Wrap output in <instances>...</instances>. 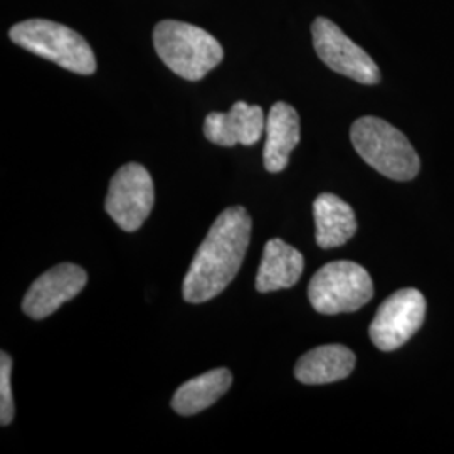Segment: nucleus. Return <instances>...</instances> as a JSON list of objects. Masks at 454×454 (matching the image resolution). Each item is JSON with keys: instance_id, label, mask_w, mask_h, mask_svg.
Listing matches in <instances>:
<instances>
[{"instance_id": "obj_1", "label": "nucleus", "mask_w": 454, "mask_h": 454, "mask_svg": "<svg viewBox=\"0 0 454 454\" xmlns=\"http://www.w3.org/2000/svg\"><path fill=\"white\" fill-rule=\"evenodd\" d=\"M251 227V217L241 206L229 207L215 219L184 278L185 301L206 303L226 290L241 270Z\"/></svg>"}, {"instance_id": "obj_2", "label": "nucleus", "mask_w": 454, "mask_h": 454, "mask_svg": "<svg viewBox=\"0 0 454 454\" xmlns=\"http://www.w3.org/2000/svg\"><path fill=\"white\" fill-rule=\"evenodd\" d=\"M153 46L163 63L187 82L202 80L224 59V49L214 35L180 20L159 22Z\"/></svg>"}, {"instance_id": "obj_3", "label": "nucleus", "mask_w": 454, "mask_h": 454, "mask_svg": "<svg viewBox=\"0 0 454 454\" xmlns=\"http://www.w3.org/2000/svg\"><path fill=\"white\" fill-rule=\"evenodd\" d=\"M350 138L358 155L387 179L412 180L421 168L416 150L403 131L387 121L364 116L352 125Z\"/></svg>"}, {"instance_id": "obj_4", "label": "nucleus", "mask_w": 454, "mask_h": 454, "mask_svg": "<svg viewBox=\"0 0 454 454\" xmlns=\"http://www.w3.org/2000/svg\"><path fill=\"white\" fill-rule=\"evenodd\" d=\"M11 41L76 74H93L97 59L82 34L48 19H29L9 31Z\"/></svg>"}, {"instance_id": "obj_5", "label": "nucleus", "mask_w": 454, "mask_h": 454, "mask_svg": "<svg viewBox=\"0 0 454 454\" xmlns=\"http://www.w3.org/2000/svg\"><path fill=\"white\" fill-rule=\"evenodd\" d=\"M372 296V278L365 268L352 261L325 264L309 285V303L322 315L357 311L367 305Z\"/></svg>"}, {"instance_id": "obj_6", "label": "nucleus", "mask_w": 454, "mask_h": 454, "mask_svg": "<svg viewBox=\"0 0 454 454\" xmlns=\"http://www.w3.org/2000/svg\"><path fill=\"white\" fill-rule=\"evenodd\" d=\"M155 204L153 182L144 165H123L110 182L105 209L118 226L135 232L144 226Z\"/></svg>"}, {"instance_id": "obj_7", "label": "nucleus", "mask_w": 454, "mask_h": 454, "mask_svg": "<svg viewBox=\"0 0 454 454\" xmlns=\"http://www.w3.org/2000/svg\"><path fill=\"white\" fill-rule=\"evenodd\" d=\"M311 34L318 58L332 71L362 84L380 82V71L372 58L348 39L335 22L318 17L311 26Z\"/></svg>"}, {"instance_id": "obj_8", "label": "nucleus", "mask_w": 454, "mask_h": 454, "mask_svg": "<svg viewBox=\"0 0 454 454\" xmlns=\"http://www.w3.org/2000/svg\"><path fill=\"white\" fill-rule=\"evenodd\" d=\"M426 318V300L419 290L404 288L389 296L369 326L373 345L382 352L403 347L419 330Z\"/></svg>"}, {"instance_id": "obj_9", "label": "nucleus", "mask_w": 454, "mask_h": 454, "mask_svg": "<svg viewBox=\"0 0 454 454\" xmlns=\"http://www.w3.org/2000/svg\"><path fill=\"white\" fill-rule=\"evenodd\" d=\"M88 283V275L82 266L63 262L39 276L26 293L22 309L34 320L48 318L66 301L73 300Z\"/></svg>"}, {"instance_id": "obj_10", "label": "nucleus", "mask_w": 454, "mask_h": 454, "mask_svg": "<svg viewBox=\"0 0 454 454\" xmlns=\"http://www.w3.org/2000/svg\"><path fill=\"white\" fill-rule=\"evenodd\" d=\"M266 130V118L258 105L238 101L227 114H207L204 123L206 138L221 146L254 145Z\"/></svg>"}, {"instance_id": "obj_11", "label": "nucleus", "mask_w": 454, "mask_h": 454, "mask_svg": "<svg viewBox=\"0 0 454 454\" xmlns=\"http://www.w3.org/2000/svg\"><path fill=\"white\" fill-rule=\"evenodd\" d=\"M300 142V116L288 103H275L266 118L264 167L278 174L286 168L294 146Z\"/></svg>"}, {"instance_id": "obj_12", "label": "nucleus", "mask_w": 454, "mask_h": 454, "mask_svg": "<svg viewBox=\"0 0 454 454\" xmlns=\"http://www.w3.org/2000/svg\"><path fill=\"white\" fill-rule=\"evenodd\" d=\"M303 270L305 258L298 249L281 239H271L264 246L256 290L271 293L292 288L303 275Z\"/></svg>"}, {"instance_id": "obj_13", "label": "nucleus", "mask_w": 454, "mask_h": 454, "mask_svg": "<svg viewBox=\"0 0 454 454\" xmlns=\"http://www.w3.org/2000/svg\"><path fill=\"white\" fill-rule=\"evenodd\" d=\"M356 367V354L343 345H324L296 362L294 377L307 386H324L347 379Z\"/></svg>"}, {"instance_id": "obj_14", "label": "nucleus", "mask_w": 454, "mask_h": 454, "mask_svg": "<svg viewBox=\"0 0 454 454\" xmlns=\"http://www.w3.org/2000/svg\"><path fill=\"white\" fill-rule=\"evenodd\" d=\"M317 244L324 249L339 247L350 241L357 232L354 209L333 194L318 195L313 202Z\"/></svg>"}, {"instance_id": "obj_15", "label": "nucleus", "mask_w": 454, "mask_h": 454, "mask_svg": "<svg viewBox=\"0 0 454 454\" xmlns=\"http://www.w3.org/2000/svg\"><path fill=\"white\" fill-rule=\"evenodd\" d=\"M232 384V373L227 369H214L182 384L172 407L180 416H194L217 403Z\"/></svg>"}, {"instance_id": "obj_16", "label": "nucleus", "mask_w": 454, "mask_h": 454, "mask_svg": "<svg viewBox=\"0 0 454 454\" xmlns=\"http://www.w3.org/2000/svg\"><path fill=\"white\" fill-rule=\"evenodd\" d=\"M12 358L2 352L0 356V424L9 426L14 419V397L11 387Z\"/></svg>"}]
</instances>
